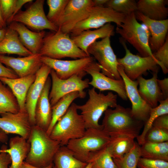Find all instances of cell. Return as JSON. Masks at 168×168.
Here are the masks:
<instances>
[{"label":"cell","mask_w":168,"mask_h":168,"mask_svg":"<svg viewBox=\"0 0 168 168\" xmlns=\"http://www.w3.org/2000/svg\"><path fill=\"white\" fill-rule=\"evenodd\" d=\"M104 114L101 124L102 129L110 137L127 136L137 138L144 126L143 122L134 116L130 108L119 105L113 109L108 108Z\"/></svg>","instance_id":"1"},{"label":"cell","mask_w":168,"mask_h":168,"mask_svg":"<svg viewBox=\"0 0 168 168\" xmlns=\"http://www.w3.org/2000/svg\"><path fill=\"white\" fill-rule=\"evenodd\" d=\"M27 140L30 148L25 161L26 162L40 168L46 167L53 163L54 156L61 146L58 142L36 125L32 126Z\"/></svg>","instance_id":"2"},{"label":"cell","mask_w":168,"mask_h":168,"mask_svg":"<svg viewBox=\"0 0 168 168\" xmlns=\"http://www.w3.org/2000/svg\"><path fill=\"white\" fill-rule=\"evenodd\" d=\"M88 100L83 105H77V109L81 111L86 129L102 128L99 120L109 107L114 108L117 105V96L111 91L106 95L98 93L94 87L88 90Z\"/></svg>","instance_id":"3"},{"label":"cell","mask_w":168,"mask_h":168,"mask_svg":"<svg viewBox=\"0 0 168 168\" xmlns=\"http://www.w3.org/2000/svg\"><path fill=\"white\" fill-rule=\"evenodd\" d=\"M40 53L42 56L58 59L66 57L76 59L90 56L76 46L69 34L58 29L46 34Z\"/></svg>","instance_id":"4"},{"label":"cell","mask_w":168,"mask_h":168,"mask_svg":"<svg viewBox=\"0 0 168 168\" xmlns=\"http://www.w3.org/2000/svg\"><path fill=\"white\" fill-rule=\"evenodd\" d=\"M110 139L102 128H87L82 136L70 140L66 146L77 159L88 163L94 154L107 146Z\"/></svg>","instance_id":"5"},{"label":"cell","mask_w":168,"mask_h":168,"mask_svg":"<svg viewBox=\"0 0 168 168\" xmlns=\"http://www.w3.org/2000/svg\"><path fill=\"white\" fill-rule=\"evenodd\" d=\"M77 105L72 103L65 113L57 121L49 135L61 146H66L70 140L82 137L86 130L82 116L77 112Z\"/></svg>","instance_id":"6"},{"label":"cell","mask_w":168,"mask_h":168,"mask_svg":"<svg viewBox=\"0 0 168 168\" xmlns=\"http://www.w3.org/2000/svg\"><path fill=\"white\" fill-rule=\"evenodd\" d=\"M115 30L123 40L132 45L141 56H151L155 59L149 46L150 32L137 21L135 12L126 15L122 23L117 26Z\"/></svg>","instance_id":"7"},{"label":"cell","mask_w":168,"mask_h":168,"mask_svg":"<svg viewBox=\"0 0 168 168\" xmlns=\"http://www.w3.org/2000/svg\"><path fill=\"white\" fill-rule=\"evenodd\" d=\"M110 37L95 41L88 47L87 52L98 61L103 74L112 79H121L118 69L119 63L111 46Z\"/></svg>","instance_id":"8"},{"label":"cell","mask_w":168,"mask_h":168,"mask_svg":"<svg viewBox=\"0 0 168 168\" xmlns=\"http://www.w3.org/2000/svg\"><path fill=\"white\" fill-rule=\"evenodd\" d=\"M125 51L124 56L117 58L119 65L122 68L126 75L130 79L135 81L142 75L147 74V71L158 72L157 65L160 63L151 56L142 57L133 54L128 48L124 41L120 40Z\"/></svg>","instance_id":"9"},{"label":"cell","mask_w":168,"mask_h":168,"mask_svg":"<svg viewBox=\"0 0 168 168\" xmlns=\"http://www.w3.org/2000/svg\"><path fill=\"white\" fill-rule=\"evenodd\" d=\"M126 15L109 7L93 6L88 17L78 23L71 31V36H76L84 30L98 29L108 23L113 22L119 26Z\"/></svg>","instance_id":"10"},{"label":"cell","mask_w":168,"mask_h":168,"mask_svg":"<svg viewBox=\"0 0 168 168\" xmlns=\"http://www.w3.org/2000/svg\"><path fill=\"white\" fill-rule=\"evenodd\" d=\"M50 74L51 77L52 86L49 99L52 107L62 97L72 92H78L81 99L86 97V92L84 90L89 87L90 81L88 79L83 80V77L75 75L68 79H61L52 69Z\"/></svg>","instance_id":"11"},{"label":"cell","mask_w":168,"mask_h":168,"mask_svg":"<svg viewBox=\"0 0 168 168\" xmlns=\"http://www.w3.org/2000/svg\"><path fill=\"white\" fill-rule=\"evenodd\" d=\"M44 0H36L25 10H20L13 17L11 23L19 22L40 31L45 29L52 32L57 31L58 28L49 21L45 14L44 8Z\"/></svg>","instance_id":"12"},{"label":"cell","mask_w":168,"mask_h":168,"mask_svg":"<svg viewBox=\"0 0 168 168\" xmlns=\"http://www.w3.org/2000/svg\"><path fill=\"white\" fill-rule=\"evenodd\" d=\"M41 60L43 64L53 70L58 77L63 80L75 75L83 77L87 74L85 69L95 61L93 57L90 56L71 60L54 59L42 56Z\"/></svg>","instance_id":"13"},{"label":"cell","mask_w":168,"mask_h":168,"mask_svg":"<svg viewBox=\"0 0 168 168\" xmlns=\"http://www.w3.org/2000/svg\"><path fill=\"white\" fill-rule=\"evenodd\" d=\"M93 6L92 0H69L58 29L64 33L70 34L78 23L88 17Z\"/></svg>","instance_id":"14"},{"label":"cell","mask_w":168,"mask_h":168,"mask_svg":"<svg viewBox=\"0 0 168 168\" xmlns=\"http://www.w3.org/2000/svg\"><path fill=\"white\" fill-rule=\"evenodd\" d=\"M118 71L125 85L128 98L132 104L131 110L134 116L144 124L148 120L152 108L140 95L138 88V82L128 78L125 74L122 67L119 65Z\"/></svg>","instance_id":"15"},{"label":"cell","mask_w":168,"mask_h":168,"mask_svg":"<svg viewBox=\"0 0 168 168\" xmlns=\"http://www.w3.org/2000/svg\"><path fill=\"white\" fill-rule=\"evenodd\" d=\"M99 64L95 61L86 68L85 71L92 77L89 84L100 91L109 90L115 92L124 100H127V95L124 82L122 79L116 80L110 78L100 72Z\"/></svg>","instance_id":"16"},{"label":"cell","mask_w":168,"mask_h":168,"mask_svg":"<svg viewBox=\"0 0 168 168\" xmlns=\"http://www.w3.org/2000/svg\"><path fill=\"white\" fill-rule=\"evenodd\" d=\"M41 56L40 53L17 58L0 54V62L21 77L35 74L43 64Z\"/></svg>","instance_id":"17"},{"label":"cell","mask_w":168,"mask_h":168,"mask_svg":"<svg viewBox=\"0 0 168 168\" xmlns=\"http://www.w3.org/2000/svg\"><path fill=\"white\" fill-rule=\"evenodd\" d=\"M0 116L1 129L7 134H17L28 139L32 126L26 111L16 114L6 113Z\"/></svg>","instance_id":"18"},{"label":"cell","mask_w":168,"mask_h":168,"mask_svg":"<svg viewBox=\"0 0 168 168\" xmlns=\"http://www.w3.org/2000/svg\"><path fill=\"white\" fill-rule=\"evenodd\" d=\"M51 70L49 67L43 64L35 73V79L28 91L26 100L25 109L32 126L35 125V111L36 103Z\"/></svg>","instance_id":"19"},{"label":"cell","mask_w":168,"mask_h":168,"mask_svg":"<svg viewBox=\"0 0 168 168\" xmlns=\"http://www.w3.org/2000/svg\"><path fill=\"white\" fill-rule=\"evenodd\" d=\"M135 14L137 19L141 21L149 30L151 35L149 39L150 47L152 51H156L164 44L167 36L168 19H152L138 11Z\"/></svg>","instance_id":"20"},{"label":"cell","mask_w":168,"mask_h":168,"mask_svg":"<svg viewBox=\"0 0 168 168\" xmlns=\"http://www.w3.org/2000/svg\"><path fill=\"white\" fill-rule=\"evenodd\" d=\"M51 82L49 77L37 101L35 111V125L46 131L51 123L52 106L49 99Z\"/></svg>","instance_id":"21"},{"label":"cell","mask_w":168,"mask_h":168,"mask_svg":"<svg viewBox=\"0 0 168 168\" xmlns=\"http://www.w3.org/2000/svg\"><path fill=\"white\" fill-rule=\"evenodd\" d=\"M8 26L17 32L22 44L32 54L40 53L46 35L45 31H33L24 24L16 22H11Z\"/></svg>","instance_id":"22"},{"label":"cell","mask_w":168,"mask_h":168,"mask_svg":"<svg viewBox=\"0 0 168 168\" xmlns=\"http://www.w3.org/2000/svg\"><path fill=\"white\" fill-rule=\"evenodd\" d=\"M114 34V26L111 23H108L98 29L84 30L76 36L70 37L78 47L90 56L87 52V49L90 45L99 39L110 37Z\"/></svg>","instance_id":"23"},{"label":"cell","mask_w":168,"mask_h":168,"mask_svg":"<svg viewBox=\"0 0 168 168\" xmlns=\"http://www.w3.org/2000/svg\"><path fill=\"white\" fill-rule=\"evenodd\" d=\"M9 144V148L3 145L1 149L2 152L8 153L10 156L12 162L9 168H21L29 152L30 143L27 139L17 135L10 138Z\"/></svg>","instance_id":"24"},{"label":"cell","mask_w":168,"mask_h":168,"mask_svg":"<svg viewBox=\"0 0 168 168\" xmlns=\"http://www.w3.org/2000/svg\"><path fill=\"white\" fill-rule=\"evenodd\" d=\"M158 73L153 72L150 79H146L142 76L137 79L140 95L152 108L157 106L158 102L164 100L157 82Z\"/></svg>","instance_id":"25"},{"label":"cell","mask_w":168,"mask_h":168,"mask_svg":"<svg viewBox=\"0 0 168 168\" xmlns=\"http://www.w3.org/2000/svg\"><path fill=\"white\" fill-rule=\"evenodd\" d=\"M35 78V74L16 78L0 77V81L8 86L16 98L19 107V111H26L25 103L26 95Z\"/></svg>","instance_id":"26"},{"label":"cell","mask_w":168,"mask_h":168,"mask_svg":"<svg viewBox=\"0 0 168 168\" xmlns=\"http://www.w3.org/2000/svg\"><path fill=\"white\" fill-rule=\"evenodd\" d=\"M15 54L26 56L32 54L22 44L17 32L9 26L0 42V54Z\"/></svg>","instance_id":"27"},{"label":"cell","mask_w":168,"mask_h":168,"mask_svg":"<svg viewBox=\"0 0 168 168\" xmlns=\"http://www.w3.org/2000/svg\"><path fill=\"white\" fill-rule=\"evenodd\" d=\"M168 1L139 0L137 2L138 11L148 18L156 20L167 19L168 8L166 7Z\"/></svg>","instance_id":"28"},{"label":"cell","mask_w":168,"mask_h":168,"mask_svg":"<svg viewBox=\"0 0 168 168\" xmlns=\"http://www.w3.org/2000/svg\"><path fill=\"white\" fill-rule=\"evenodd\" d=\"M52 168H84L87 163L77 159L67 146H61L54 157Z\"/></svg>","instance_id":"29"},{"label":"cell","mask_w":168,"mask_h":168,"mask_svg":"<svg viewBox=\"0 0 168 168\" xmlns=\"http://www.w3.org/2000/svg\"><path fill=\"white\" fill-rule=\"evenodd\" d=\"M141 157L168 161V141L161 143L144 142L140 146Z\"/></svg>","instance_id":"30"},{"label":"cell","mask_w":168,"mask_h":168,"mask_svg":"<svg viewBox=\"0 0 168 168\" xmlns=\"http://www.w3.org/2000/svg\"><path fill=\"white\" fill-rule=\"evenodd\" d=\"M78 98H80L78 92H71L62 97L55 105L52 107V120L46 131L49 135L58 120L65 113L73 101Z\"/></svg>","instance_id":"31"},{"label":"cell","mask_w":168,"mask_h":168,"mask_svg":"<svg viewBox=\"0 0 168 168\" xmlns=\"http://www.w3.org/2000/svg\"><path fill=\"white\" fill-rule=\"evenodd\" d=\"M134 139L127 136L111 137L107 147L113 158H120L128 152L135 144Z\"/></svg>","instance_id":"32"},{"label":"cell","mask_w":168,"mask_h":168,"mask_svg":"<svg viewBox=\"0 0 168 168\" xmlns=\"http://www.w3.org/2000/svg\"><path fill=\"white\" fill-rule=\"evenodd\" d=\"M19 111L17 100L12 91L0 81V116L6 113L16 114Z\"/></svg>","instance_id":"33"},{"label":"cell","mask_w":168,"mask_h":168,"mask_svg":"<svg viewBox=\"0 0 168 168\" xmlns=\"http://www.w3.org/2000/svg\"><path fill=\"white\" fill-rule=\"evenodd\" d=\"M159 102V105L152 108L149 118L144 124L142 133L136 138L137 142L140 146L143 143L145 135L147 131L152 127L154 121L160 116L168 114V98L161 100Z\"/></svg>","instance_id":"34"},{"label":"cell","mask_w":168,"mask_h":168,"mask_svg":"<svg viewBox=\"0 0 168 168\" xmlns=\"http://www.w3.org/2000/svg\"><path fill=\"white\" fill-rule=\"evenodd\" d=\"M69 0H47L49 10L46 16L49 21L58 28L66 7Z\"/></svg>","instance_id":"35"},{"label":"cell","mask_w":168,"mask_h":168,"mask_svg":"<svg viewBox=\"0 0 168 168\" xmlns=\"http://www.w3.org/2000/svg\"><path fill=\"white\" fill-rule=\"evenodd\" d=\"M140 157V146L135 142L133 147L128 152L120 158L113 159L117 168H137Z\"/></svg>","instance_id":"36"},{"label":"cell","mask_w":168,"mask_h":168,"mask_svg":"<svg viewBox=\"0 0 168 168\" xmlns=\"http://www.w3.org/2000/svg\"><path fill=\"white\" fill-rule=\"evenodd\" d=\"M89 163H91L92 168H117L107 146L94 154Z\"/></svg>","instance_id":"37"},{"label":"cell","mask_w":168,"mask_h":168,"mask_svg":"<svg viewBox=\"0 0 168 168\" xmlns=\"http://www.w3.org/2000/svg\"><path fill=\"white\" fill-rule=\"evenodd\" d=\"M105 6L125 15L138 11L137 2L134 0H108Z\"/></svg>","instance_id":"38"},{"label":"cell","mask_w":168,"mask_h":168,"mask_svg":"<svg viewBox=\"0 0 168 168\" xmlns=\"http://www.w3.org/2000/svg\"><path fill=\"white\" fill-rule=\"evenodd\" d=\"M168 141V130L152 127L146 133L144 142L161 143Z\"/></svg>","instance_id":"39"},{"label":"cell","mask_w":168,"mask_h":168,"mask_svg":"<svg viewBox=\"0 0 168 168\" xmlns=\"http://www.w3.org/2000/svg\"><path fill=\"white\" fill-rule=\"evenodd\" d=\"M155 59L160 63L163 72H168V36H167L164 44L153 53Z\"/></svg>","instance_id":"40"},{"label":"cell","mask_w":168,"mask_h":168,"mask_svg":"<svg viewBox=\"0 0 168 168\" xmlns=\"http://www.w3.org/2000/svg\"><path fill=\"white\" fill-rule=\"evenodd\" d=\"M16 0H0V7L3 19L9 24L13 16Z\"/></svg>","instance_id":"41"},{"label":"cell","mask_w":168,"mask_h":168,"mask_svg":"<svg viewBox=\"0 0 168 168\" xmlns=\"http://www.w3.org/2000/svg\"><path fill=\"white\" fill-rule=\"evenodd\" d=\"M137 167L138 168H168V161L140 157L138 162Z\"/></svg>","instance_id":"42"},{"label":"cell","mask_w":168,"mask_h":168,"mask_svg":"<svg viewBox=\"0 0 168 168\" xmlns=\"http://www.w3.org/2000/svg\"><path fill=\"white\" fill-rule=\"evenodd\" d=\"M152 127L168 130V114H163L157 117L153 122Z\"/></svg>","instance_id":"43"},{"label":"cell","mask_w":168,"mask_h":168,"mask_svg":"<svg viewBox=\"0 0 168 168\" xmlns=\"http://www.w3.org/2000/svg\"><path fill=\"white\" fill-rule=\"evenodd\" d=\"M0 77L10 78L18 77L16 73L11 68L6 67L0 62Z\"/></svg>","instance_id":"44"},{"label":"cell","mask_w":168,"mask_h":168,"mask_svg":"<svg viewBox=\"0 0 168 168\" xmlns=\"http://www.w3.org/2000/svg\"><path fill=\"white\" fill-rule=\"evenodd\" d=\"M157 82L164 100L168 98V78H165L162 80L158 79Z\"/></svg>","instance_id":"45"},{"label":"cell","mask_w":168,"mask_h":168,"mask_svg":"<svg viewBox=\"0 0 168 168\" xmlns=\"http://www.w3.org/2000/svg\"><path fill=\"white\" fill-rule=\"evenodd\" d=\"M9 155L5 152L0 153V168H9V165L11 163Z\"/></svg>","instance_id":"46"},{"label":"cell","mask_w":168,"mask_h":168,"mask_svg":"<svg viewBox=\"0 0 168 168\" xmlns=\"http://www.w3.org/2000/svg\"><path fill=\"white\" fill-rule=\"evenodd\" d=\"M8 140L7 134L0 128V142L7 143Z\"/></svg>","instance_id":"47"},{"label":"cell","mask_w":168,"mask_h":168,"mask_svg":"<svg viewBox=\"0 0 168 168\" xmlns=\"http://www.w3.org/2000/svg\"><path fill=\"white\" fill-rule=\"evenodd\" d=\"M108 0H92L94 6L98 7H105Z\"/></svg>","instance_id":"48"},{"label":"cell","mask_w":168,"mask_h":168,"mask_svg":"<svg viewBox=\"0 0 168 168\" xmlns=\"http://www.w3.org/2000/svg\"><path fill=\"white\" fill-rule=\"evenodd\" d=\"M53 166V163L46 167L42 168L37 167L31 165L24 161L22 163L21 168H52Z\"/></svg>","instance_id":"49"},{"label":"cell","mask_w":168,"mask_h":168,"mask_svg":"<svg viewBox=\"0 0 168 168\" xmlns=\"http://www.w3.org/2000/svg\"><path fill=\"white\" fill-rule=\"evenodd\" d=\"M6 25L7 23L3 19L0 7V29L6 28Z\"/></svg>","instance_id":"50"},{"label":"cell","mask_w":168,"mask_h":168,"mask_svg":"<svg viewBox=\"0 0 168 168\" xmlns=\"http://www.w3.org/2000/svg\"><path fill=\"white\" fill-rule=\"evenodd\" d=\"M6 29L7 28L0 29V42L4 38L6 31Z\"/></svg>","instance_id":"51"},{"label":"cell","mask_w":168,"mask_h":168,"mask_svg":"<svg viewBox=\"0 0 168 168\" xmlns=\"http://www.w3.org/2000/svg\"><path fill=\"white\" fill-rule=\"evenodd\" d=\"M84 168H92V165L91 163H87L86 166Z\"/></svg>","instance_id":"52"},{"label":"cell","mask_w":168,"mask_h":168,"mask_svg":"<svg viewBox=\"0 0 168 168\" xmlns=\"http://www.w3.org/2000/svg\"><path fill=\"white\" fill-rule=\"evenodd\" d=\"M1 152H2V150L1 149H0V153H1Z\"/></svg>","instance_id":"53"}]
</instances>
